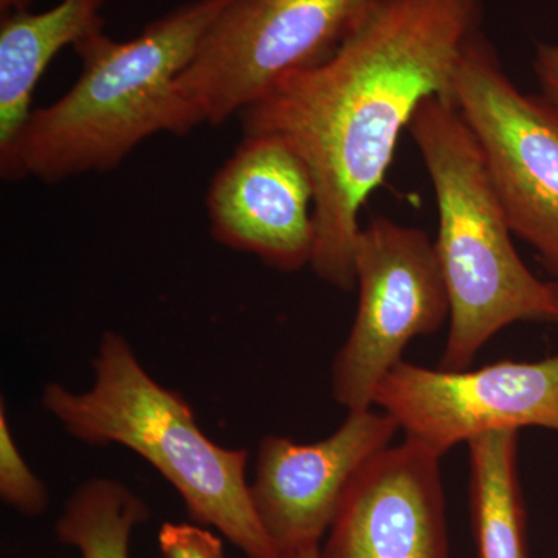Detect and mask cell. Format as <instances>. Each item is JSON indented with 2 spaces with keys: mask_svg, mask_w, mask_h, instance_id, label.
Returning <instances> with one entry per match:
<instances>
[{
  "mask_svg": "<svg viewBox=\"0 0 558 558\" xmlns=\"http://www.w3.org/2000/svg\"><path fill=\"white\" fill-rule=\"evenodd\" d=\"M481 24V0H379L332 58L238 116L244 135L284 138L310 167L311 267L330 288H355L360 211L384 183L418 105L453 102L454 72Z\"/></svg>",
  "mask_w": 558,
  "mask_h": 558,
  "instance_id": "6da1fadb",
  "label": "cell"
},
{
  "mask_svg": "<svg viewBox=\"0 0 558 558\" xmlns=\"http://www.w3.org/2000/svg\"><path fill=\"white\" fill-rule=\"evenodd\" d=\"M229 2L189 0L130 40L112 39L105 28L80 39L78 80L60 100L33 110L10 182L108 172L154 135L196 130L179 78Z\"/></svg>",
  "mask_w": 558,
  "mask_h": 558,
  "instance_id": "7a4b0ae2",
  "label": "cell"
},
{
  "mask_svg": "<svg viewBox=\"0 0 558 558\" xmlns=\"http://www.w3.org/2000/svg\"><path fill=\"white\" fill-rule=\"evenodd\" d=\"M409 134L438 207L435 247L450 300L439 368L469 369L508 326L558 325V281L538 278L521 259L478 142L453 102L425 98Z\"/></svg>",
  "mask_w": 558,
  "mask_h": 558,
  "instance_id": "3957f363",
  "label": "cell"
},
{
  "mask_svg": "<svg viewBox=\"0 0 558 558\" xmlns=\"http://www.w3.org/2000/svg\"><path fill=\"white\" fill-rule=\"evenodd\" d=\"M92 363L87 391L46 385L44 410L81 442L117 444L145 459L175 488L194 523L215 527L245 558H282L253 506L248 451L213 442L186 399L153 379L120 332L102 333Z\"/></svg>",
  "mask_w": 558,
  "mask_h": 558,
  "instance_id": "277c9868",
  "label": "cell"
},
{
  "mask_svg": "<svg viewBox=\"0 0 558 558\" xmlns=\"http://www.w3.org/2000/svg\"><path fill=\"white\" fill-rule=\"evenodd\" d=\"M379 0H230L179 90L194 124L226 123L278 83L317 68Z\"/></svg>",
  "mask_w": 558,
  "mask_h": 558,
  "instance_id": "5b68a950",
  "label": "cell"
},
{
  "mask_svg": "<svg viewBox=\"0 0 558 558\" xmlns=\"http://www.w3.org/2000/svg\"><path fill=\"white\" fill-rule=\"evenodd\" d=\"M453 102L478 142L513 236L558 281V110L510 80L483 31L459 60Z\"/></svg>",
  "mask_w": 558,
  "mask_h": 558,
  "instance_id": "8992f818",
  "label": "cell"
},
{
  "mask_svg": "<svg viewBox=\"0 0 558 558\" xmlns=\"http://www.w3.org/2000/svg\"><path fill=\"white\" fill-rule=\"evenodd\" d=\"M357 312L330 369L332 398L348 411L374 409L377 388L417 337L450 319V300L427 231L377 216L359 231Z\"/></svg>",
  "mask_w": 558,
  "mask_h": 558,
  "instance_id": "52a82bcc",
  "label": "cell"
},
{
  "mask_svg": "<svg viewBox=\"0 0 558 558\" xmlns=\"http://www.w3.org/2000/svg\"><path fill=\"white\" fill-rule=\"evenodd\" d=\"M374 407L407 438L444 457L476 436L537 427L558 433V355L502 359L478 369H432L398 363L377 388Z\"/></svg>",
  "mask_w": 558,
  "mask_h": 558,
  "instance_id": "ba28073f",
  "label": "cell"
},
{
  "mask_svg": "<svg viewBox=\"0 0 558 558\" xmlns=\"http://www.w3.org/2000/svg\"><path fill=\"white\" fill-rule=\"evenodd\" d=\"M374 409L348 411L343 424L318 442L278 435L260 440L250 494L281 557L318 545L360 470L391 446L399 425Z\"/></svg>",
  "mask_w": 558,
  "mask_h": 558,
  "instance_id": "9c48e42d",
  "label": "cell"
},
{
  "mask_svg": "<svg viewBox=\"0 0 558 558\" xmlns=\"http://www.w3.org/2000/svg\"><path fill=\"white\" fill-rule=\"evenodd\" d=\"M314 208L310 167L277 135H244L207 193L211 236L284 274L311 266Z\"/></svg>",
  "mask_w": 558,
  "mask_h": 558,
  "instance_id": "30bf717a",
  "label": "cell"
},
{
  "mask_svg": "<svg viewBox=\"0 0 558 558\" xmlns=\"http://www.w3.org/2000/svg\"><path fill=\"white\" fill-rule=\"evenodd\" d=\"M442 457L391 444L349 486L319 558H450Z\"/></svg>",
  "mask_w": 558,
  "mask_h": 558,
  "instance_id": "8fae6325",
  "label": "cell"
},
{
  "mask_svg": "<svg viewBox=\"0 0 558 558\" xmlns=\"http://www.w3.org/2000/svg\"><path fill=\"white\" fill-rule=\"evenodd\" d=\"M106 0H61L50 10L13 11L0 20V174L11 178L36 87L62 49L105 28Z\"/></svg>",
  "mask_w": 558,
  "mask_h": 558,
  "instance_id": "7c38bea8",
  "label": "cell"
},
{
  "mask_svg": "<svg viewBox=\"0 0 558 558\" xmlns=\"http://www.w3.org/2000/svg\"><path fill=\"white\" fill-rule=\"evenodd\" d=\"M519 432L469 440V505L476 558H529Z\"/></svg>",
  "mask_w": 558,
  "mask_h": 558,
  "instance_id": "4fadbf2b",
  "label": "cell"
},
{
  "mask_svg": "<svg viewBox=\"0 0 558 558\" xmlns=\"http://www.w3.org/2000/svg\"><path fill=\"white\" fill-rule=\"evenodd\" d=\"M149 517L145 499L126 484L94 478L70 495L54 535L62 545L78 550L81 558H130L132 534Z\"/></svg>",
  "mask_w": 558,
  "mask_h": 558,
  "instance_id": "5bb4252c",
  "label": "cell"
},
{
  "mask_svg": "<svg viewBox=\"0 0 558 558\" xmlns=\"http://www.w3.org/2000/svg\"><path fill=\"white\" fill-rule=\"evenodd\" d=\"M0 498L27 517L46 512L50 502L46 484L33 472L13 438L3 402L0 405Z\"/></svg>",
  "mask_w": 558,
  "mask_h": 558,
  "instance_id": "9a60e30c",
  "label": "cell"
},
{
  "mask_svg": "<svg viewBox=\"0 0 558 558\" xmlns=\"http://www.w3.org/2000/svg\"><path fill=\"white\" fill-rule=\"evenodd\" d=\"M159 548L165 558H227L220 535L194 521L161 524Z\"/></svg>",
  "mask_w": 558,
  "mask_h": 558,
  "instance_id": "2e32d148",
  "label": "cell"
},
{
  "mask_svg": "<svg viewBox=\"0 0 558 558\" xmlns=\"http://www.w3.org/2000/svg\"><path fill=\"white\" fill-rule=\"evenodd\" d=\"M539 95L558 110V44H538L532 60Z\"/></svg>",
  "mask_w": 558,
  "mask_h": 558,
  "instance_id": "e0dca14e",
  "label": "cell"
},
{
  "mask_svg": "<svg viewBox=\"0 0 558 558\" xmlns=\"http://www.w3.org/2000/svg\"><path fill=\"white\" fill-rule=\"evenodd\" d=\"M33 0H0V14L13 13V11L31 10Z\"/></svg>",
  "mask_w": 558,
  "mask_h": 558,
  "instance_id": "ac0fdd59",
  "label": "cell"
},
{
  "mask_svg": "<svg viewBox=\"0 0 558 558\" xmlns=\"http://www.w3.org/2000/svg\"><path fill=\"white\" fill-rule=\"evenodd\" d=\"M282 558H319V545L306 546V548L293 550V553Z\"/></svg>",
  "mask_w": 558,
  "mask_h": 558,
  "instance_id": "d6986e66",
  "label": "cell"
}]
</instances>
